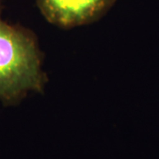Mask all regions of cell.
<instances>
[{
  "instance_id": "cell-2",
  "label": "cell",
  "mask_w": 159,
  "mask_h": 159,
  "mask_svg": "<svg viewBox=\"0 0 159 159\" xmlns=\"http://www.w3.org/2000/svg\"><path fill=\"white\" fill-rule=\"evenodd\" d=\"M116 2L117 0H35L46 20L63 29L97 22Z\"/></svg>"
},
{
  "instance_id": "cell-1",
  "label": "cell",
  "mask_w": 159,
  "mask_h": 159,
  "mask_svg": "<svg viewBox=\"0 0 159 159\" xmlns=\"http://www.w3.org/2000/svg\"><path fill=\"white\" fill-rule=\"evenodd\" d=\"M3 8L0 0V101L14 105L29 93H42L48 79L35 34L4 20Z\"/></svg>"
}]
</instances>
